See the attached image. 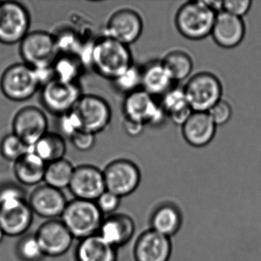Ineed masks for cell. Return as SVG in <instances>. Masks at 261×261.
Returning <instances> with one entry per match:
<instances>
[{
	"mask_svg": "<svg viewBox=\"0 0 261 261\" xmlns=\"http://www.w3.org/2000/svg\"><path fill=\"white\" fill-rule=\"evenodd\" d=\"M134 64L128 45L105 36L94 41L91 67L101 77L113 82Z\"/></svg>",
	"mask_w": 261,
	"mask_h": 261,
	"instance_id": "cell-1",
	"label": "cell"
},
{
	"mask_svg": "<svg viewBox=\"0 0 261 261\" xmlns=\"http://www.w3.org/2000/svg\"><path fill=\"white\" fill-rule=\"evenodd\" d=\"M216 16L205 1H189L177 11L175 27L186 39L201 40L211 36Z\"/></svg>",
	"mask_w": 261,
	"mask_h": 261,
	"instance_id": "cell-2",
	"label": "cell"
},
{
	"mask_svg": "<svg viewBox=\"0 0 261 261\" xmlns=\"http://www.w3.org/2000/svg\"><path fill=\"white\" fill-rule=\"evenodd\" d=\"M95 201L75 199L69 201L62 215V221L74 238L82 240L98 233L103 221Z\"/></svg>",
	"mask_w": 261,
	"mask_h": 261,
	"instance_id": "cell-3",
	"label": "cell"
},
{
	"mask_svg": "<svg viewBox=\"0 0 261 261\" xmlns=\"http://www.w3.org/2000/svg\"><path fill=\"white\" fill-rule=\"evenodd\" d=\"M183 91L193 112H207L222 99L221 81L215 74L207 71L191 76L183 87Z\"/></svg>",
	"mask_w": 261,
	"mask_h": 261,
	"instance_id": "cell-4",
	"label": "cell"
},
{
	"mask_svg": "<svg viewBox=\"0 0 261 261\" xmlns=\"http://www.w3.org/2000/svg\"><path fill=\"white\" fill-rule=\"evenodd\" d=\"M41 87L36 71L25 63L9 67L1 77L0 89L13 101H25L31 98Z\"/></svg>",
	"mask_w": 261,
	"mask_h": 261,
	"instance_id": "cell-5",
	"label": "cell"
},
{
	"mask_svg": "<svg viewBox=\"0 0 261 261\" xmlns=\"http://www.w3.org/2000/svg\"><path fill=\"white\" fill-rule=\"evenodd\" d=\"M20 55L34 69L51 67L59 55L56 37L46 32H32L21 42Z\"/></svg>",
	"mask_w": 261,
	"mask_h": 261,
	"instance_id": "cell-6",
	"label": "cell"
},
{
	"mask_svg": "<svg viewBox=\"0 0 261 261\" xmlns=\"http://www.w3.org/2000/svg\"><path fill=\"white\" fill-rule=\"evenodd\" d=\"M122 108L124 119L138 122L145 126H160L168 117L155 97L143 89L125 96Z\"/></svg>",
	"mask_w": 261,
	"mask_h": 261,
	"instance_id": "cell-7",
	"label": "cell"
},
{
	"mask_svg": "<svg viewBox=\"0 0 261 261\" xmlns=\"http://www.w3.org/2000/svg\"><path fill=\"white\" fill-rule=\"evenodd\" d=\"M30 17L22 4L16 2L0 4V43H21L29 34Z\"/></svg>",
	"mask_w": 261,
	"mask_h": 261,
	"instance_id": "cell-8",
	"label": "cell"
},
{
	"mask_svg": "<svg viewBox=\"0 0 261 261\" xmlns=\"http://www.w3.org/2000/svg\"><path fill=\"white\" fill-rule=\"evenodd\" d=\"M103 172L107 190L120 198L130 195L140 186V169L130 160H114L106 166Z\"/></svg>",
	"mask_w": 261,
	"mask_h": 261,
	"instance_id": "cell-9",
	"label": "cell"
},
{
	"mask_svg": "<svg viewBox=\"0 0 261 261\" xmlns=\"http://www.w3.org/2000/svg\"><path fill=\"white\" fill-rule=\"evenodd\" d=\"M74 111L79 115L82 130L97 134L108 128L112 118L109 103L97 95L86 94L79 99Z\"/></svg>",
	"mask_w": 261,
	"mask_h": 261,
	"instance_id": "cell-10",
	"label": "cell"
},
{
	"mask_svg": "<svg viewBox=\"0 0 261 261\" xmlns=\"http://www.w3.org/2000/svg\"><path fill=\"white\" fill-rule=\"evenodd\" d=\"M83 95L77 84L65 83L54 79L42 86V105L49 112L61 116L74 109Z\"/></svg>",
	"mask_w": 261,
	"mask_h": 261,
	"instance_id": "cell-11",
	"label": "cell"
},
{
	"mask_svg": "<svg viewBox=\"0 0 261 261\" xmlns=\"http://www.w3.org/2000/svg\"><path fill=\"white\" fill-rule=\"evenodd\" d=\"M33 212L25 198L0 201V227L5 236L24 234L33 223Z\"/></svg>",
	"mask_w": 261,
	"mask_h": 261,
	"instance_id": "cell-12",
	"label": "cell"
},
{
	"mask_svg": "<svg viewBox=\"0 0 261 261\" xmlns=\"http://www.w3.org/2000/svg\"><path fill=\"white\" fill-rule=\"evenodd\" d=\"M143 30L141 16L133 9L123 8L111 15L105 36L129 46L140 39Z\"/></svg>",
	"mask_w": 261,
	"mask_h": 261,
	"instance_id": "cell-13",
	"label": "cell"
},
{
	"mask_svg": "<svg viewBox=\"0 0 261 261\" xmlns=\"http://www.w3.org/2000/svg\"><path fill=\"white\" fill-rule=\"evenodd\" d=\"M48 122L43 111L36 107L22 108L13 119V134L33 146L48 132Z\"/></svg>",
	"mask_w": 261,
	"mask_h": 261,
	"instance_id": "cell-14",
	"label": "cell"
},
{
	"mask_svg": "<svg viewBox=\"0 0 261 261\" xmlns=\"http://www.w3.org/2000/svg\"><path fill=\"white\" fill-rule=\"evenodd\" d=\"M68 188L77 199L95 201L107 190L103 171L91 165L76 167Z\"/></svg>",
	"mask_w": 261,
	"mask_h": 261,
	"instance_id": "cell-15",
	"label": "cell"
},
{
	"mask_svg": "<svg viewBox=\"0 0 261 261\" xmlns=\"http://www.w3.org/2000/svg\"><path fill=\"white\" fill-rule=\"evenodd\" d=\"M36 238L45 256H62L71 248L74 237L62 220L51 219L38 229Z\"/></svg>",
	"mask_w": 261,
	"mask_h": 261,
	"instance_id": "cell-16",
	"label": "cell"
},
{
	"mask_svg": "<svg viewBox=\"0 0 261 261\" xmlns=\"http://www.w3.org/2000/svg\"><path fill=\"white\" fill-rule=\"evenodd\" d=\"M29 204L33 213L51 220L62 217L68 201L62 190L45 184L32 192Z\"/></svg>",
	"mask_w": 261,
	"mask_h": 261,
	"instance_id": "cell-17",
	"label": "cell"
},
{
	"mask_svg": "<svg viewBox=\"0 0 261 261\" xmlns=\"http://www.w3.org/2000/svg\"><path fill=\"white\" fill-rule=\"evenodd\" d=\"M246 27L242 18L232 16L225 12L218 13L211 36L221 48H235L244 40Z\"/></svg>",
	"mask_w": 261,
	"mask_h": 261,
	"instance_id": "cell-18",
	"label": "cell"
},
{
	"mask_svg": "<svg viewBox=\"0 0 261 261\" xmlns=\"http://www.w3.org/2000/svg\"><path fill=\"white\" fill-rule=\"evenodd\" d=\"M136 261H169L172 253L170 238L155 230L142 233L134 247Z\"/></svg>",
	"mask_w": 261,
	"mask_h": 261,
	"instance_id": "cell-19",
	"label": "cell"
},
{
	"mask_svg": "<svg viewBox=\"0 0 261 261\" xmlns=\"http://www.w3.org/2000/svg\"><path fill=\"white\" fill-rule=\"evenodd\" d=\"M135 230V223L129 215L114 214L103 220L97 234L117 249L132 239Z\"/></svg>",
	"mask_w": 261,
	"mask_h": 261,
	"instance_id": "cell-20",
	"label": "cell"
},
{
	"mask_svg": "<svg viewBox=\"0 0 261 261\" xmlns=\"http://www.w3.org/2000/svg\"><path fill=\"white\" fill-rule=\"evenodd\" d=\"M217 126L207 112H192L181 126L183 138L193 147L208 145L216 134Z\"/></svg>",
	"mask_w": 261,
	"mask_h": 261,
	"instance_id": "cell-21",
	"label": "cell"
},
{
	"mask_svg": "<svg viewBox=\"0 0 261 261\" xmlns=\"http://www.w3.org/2000/svg\"><path fill=\"white\" fill-rule=\"evenodd\" d=\"M174 83L161 60L152 61L142 68V89L152 97H163Z\"/></svg>",
	"mask_w": 261,
	"mask_h": 261,
	"instance_id": "cell-22",
	"label": "cell"
},
{
	"mask_svg": "<svg viewBox=\"0 0 261 261\" xmlns=\"http://www.w3.org/2000/svg\"><path fill=\"white\" fill-rule=\"evenodd\" d=\"M75 259L77 261H117V249L97 233L81 240L76 247Z\"/></svg>",
	"mask_w": 261,
	"mask_h": 261,
	"instance_id": "cell-23",
	"label": "cell"
},
{
	"mask_svg": "<svg viewBox=\"0 0 261 261\" xmlns=\"http://www.w3.org/2000/svg\"><path fill=\"white\" fill-rule=\"evenodd\" d=\"M150 222L152 230L170 238L179 230L182 217L175 204L163 203L152 212Z\"/></svg>",
	"mask_w": 261,
	"mask_h": 261,
	"instance_id": "cell-24",
	"label": "cell"
},
{
	"mask_svg": "<svg viewBox=\"0 0 261 261\" xmlns=\"http://www.w3.org/2000/svg\"><path fill=\"white\" fill-rule=\"evenodd\" d=\"M46 166L47 163L30 150L15 162V175L18 181L24 186H36L44 181Z\"/></svg>",
	"mask_w": 261,
	"mask_h": 261,
	"instance_id": "cell-25",
	"label": "cell"
},
{
	"mask_svg": "<svg viewBox=\"0 0 261 261\" xmlns=\"http://www.w3.org/2000/svg\"><path fill=\"white\" fill-rule=\"evenodd\" d=\"M160 105L172 123L182 126L193 111L186 100L182 88H173L163 96Z\"/></svg>",
	"mask_w": 261,
	"mask_h": 261,
	"instance_id": "cell-26",
	"label": "cell"
},
{
	"mask_svg": "<svg viewBox=\"0 0 261 261\" xmlns=\"http://www.w3.org/2000/svg\"><path fill=\"white\" fill-rule=\"evenodd\" d=\"M161 62L174 82L189 79L193 71L192 58L183 50H171L161 59Z\"/></svg>",
	"mask_w": 261,
	"mask_h": 261,
	"instance_id": "cell-27",
	"label": "cell"
},
{
	"mask_svg": "<svg viewBox=\"0 0 261 261\" xmlns=\"http://www.w3.org/2000/svg\"><path fill=\"white\" fill-rule=\"evenodd\" d=\"M30 150L39 155L45 163L62 160L66 152V144L62 136L54 133H47Z\"/></svg>",
	"mask_w": 261,
	"mask_h": 261,
	"instance_id": "cell-28",
	"label": "cell"
},
{
	"mask_svg": "<svg viewBox=\"0 0 261 261\" xmlns=\"http://www.w3.org/2000/svg\"><path fill=\"white\" fill-rule=\"evenodd\" d=\"M74 169L73 165L65 158L48 163L44 181L48 186L62 190L69 187Z\"/></svg>",
	"mask_w": 261,
	"mask_h": 261,
	"instance_id": "cell-29",
	"label": "cell"
},
{
	"mask_svg": "<svg viewBox=\"0 0 261 261\" xmlns=\"http://www.w3.org/2000/svg\"><path fill=\"white\" fill-rule=\"evenodd\" d=\"M83 68L79 58L71 55H59L53 65L55 79L70 84H77Z\"/></svg>",
	"mask_w": 261,
	"mask_h": 261,
	"instance_id": "cell-30",
	"label": "cell"
},
{
	"mask_svg": "<svg viewBox=\"0 0 261 261\" xmlns=\"http://www.w3.org/2000/svg\"><path fill=\"white\" fill-rule=\"evenodd\" d=\"M112 82L116 89L125 96L142 89V68L134 64Z\"/></svg>",
	"mask_w": 261,
	"mask_h": 261,
	"instance_id": "cell-31",
	"label": "cell"
},
{
	"mask_svg": "<svg viewBox=\"0 0 261 261\" xmlns=\"http://www.w3.org/2000/svg\"><path fill=\"white\" fill-rule=\"evenodd\" d=\"M30 146L14 134H9L0 143V152L6 160L16 162L28 153Z\"/></svg>",
	"mask_w": 261,
	"mask_h": 261,
	"instance_id": "cell-32",
	"label": "cell"
},
{
	"mask_svg": "<svg viewBox=\"0 0 261 261\" xmlns=\"http://www.w3.org/2000/svg\"><path fill=\"white\" fill-rule=\"evenodd\" d=\"M16 251L22 261H41L45 256L36 234L23 237L17 244Z\"/></svg>",
	"mask_w": 261,
	"mask_h": 261,
	"instance_id": "cell-33",
	"label": "cell"
},
{
	"mask_svg": "<svg viewBox=\"0 0 261 261\" xmlns=\"http://www.w3.org/2000/svg\"><path fill=\"white\" fill-rule=\"evenodd\" d=\"M55 37L59 55H71L77 57L84 44L74 32L66 30Z\"/></svg>",
	"mask_w": 261,
	"mask_h": 261,
	"instance_id": "cell-34",
	"label": "cell"
},
{
	"mask_svg": "<svg viewBox=\"0 0 261 261\" xmlns=\"http://www.w3.org/2000/svg\"><path fill=\"white\" fill-rule=\"evenodd\" d=\"M209 117L212 119V121L215 123L217 126H223L228 123L232 117L231 106L227 100H221L215 103L208 111H207Z\"/></svg>",
	"mask_w": 261,
	"mask_h": 261,
	"instance_id": "cell-35",
	"label": "cell"
},
{
	"mask_svg": "<svg viewBox=\"0 0 261 261\" xmlns=\"http://www.w3.org/2000/svg\"><path fill=\"white\" fill-rule=\"evenodd\" d=\"M59 127L62 134L70 138L79 131L82 130V123L74 109L60 116Z\"/></svg>",
	"mask_w": 261,
	"mask_h": 261,
	"instance_id": "cell-36",
	"label": "cell"
},
{
	"mask_svg": "<svg viewBox=\"0 0 261 261\" xmlns=\"http://www.w3.org/2000/svg\"><path fill=\"white\" fill-rule=\"evenodd\" d=\"M120 197L115 194L106 190L95 201L99 210L103 215H109L115 214L120 204Z\"/></svg>",
	"mask_w": 261,
	"mask_h": 261,
	"instance_id": "cell-37",
	"label": "cell"
},
{
	"mask_svg": "<svg viewBox=\"0 0 261 261\" xmlns=\"http://www.w3.org/2000/svg\"><path fill=\"white\" fill-rule=\"evenodd\" d=\"M252 7L250 0H226L223 1V11L232 16L242 18L247 14Z\"/></svg>",
	"mask_w": 261,
	"mask_h": 261,
	"instance_id": "cell-38",
	"label": "cell"
},
{
	"mask_svg": "<svg viewBox=\"0 0 261 261\" xmlns=\"http://www.w3.org/2000/svg\"><path fill=\"white\" fill-rule=\"evenodd\" d=\"M73 146L81 152H88L94 147L96 142L95 134L81 130L71 137Z\"/></svg>",
	"mask_w": 261,
	"mask_h": 261,
	"instance_id": "cell-39",
	"label": "cell"
},
{
	"mask_svg": "<svg viewBox=\"0 0 261 261\" xmlns=\"http://www.w3.org/2000/svg\"><path fill=\"white\" fill-rule=\"evenodd\" d=\"M17 198H25L23 191L19 186L9 184L0 188V201Z\"/></svg>",
	"mask_w": 261,
	"mask_h": 261,
	"instance_id": "cell-40",
	"label": "cell"
},
{
	"mask_svg": "<svg viewBox=\"0 0 261 261\" xmlns=\"http://www.w3.org/2000/svg\"><path fill=\"white\" fill-rule=\"evenodd\" d=\"M123 129L129 137H137L141 135L144 129L145 125L134 120L124 119L123 123Z\"/></svg>",
	"mask_w": 261,
	"mask_h": 261,
	"instance_id": "cell-41",
	"label": "cell"
},
{
	"mask_svg": "<svg viewBox=\"0 0 261 261\" xmlns=\"http://www.w3.org/2000/svg\"><path fill=\"white\" fill-rule=\"evenodd\" d=\"M4 236H5V234H4V231H3L2 229L0 227V243L2 242Z\"/></svg>",
	"mask_w": 261,
	"mask_h": 261,
	"instance_id": "cell-42",
	"label": "cell"
}]
</instances>
